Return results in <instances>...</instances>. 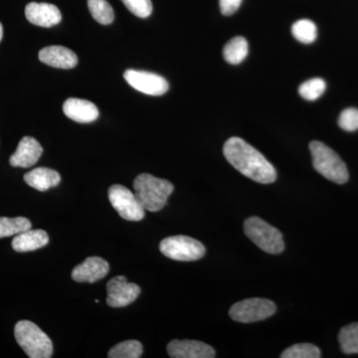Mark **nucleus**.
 Masks as SVG:
<instances>
[{"instance_id": "20", "label": "nucleus", "mask_w": 358, "mask_h": 358, "mask_svg": "<svg viewBox=\"0 0 358 358\" xmlns=\"http://www.w3.org/2000/svg\"><path fill=\"white\" fill-rule=\"evenodd\" d=\"M338 341L341 350L346 355H357L358 322L343 327L339 331Z\"/></svg>"}, {"instance_id": "14", "label": "nucleus", "mask_w": 358, "mask_h": 358, "mask_svg": "<svg viewBox=\"0 0 358 358\" xmlns=\"http://www.w3.org/2000/svg\"><path fill=\"white\" fill-rule=\"evenodd\" d=\"M43 152L41 145L31 136H24L20 141L17 150L10 157L9 162L14 167L27 169L38 162Z\"/></svg>"}, {"instance_id": "5", "label": "nucleus", "mask_w": 358, "mask_h": 358, "mask_svg": "<svg viewBox=\"0 0 358 358\" xmlns=\"http://www.w3.org/2000/svg\"><path fill=\"white\" fill-rule=\"evenodd\" d=\"M245 234L263 251L280 254L284 251L285 242L277 228L259 217H250L244 223Z\"/></svg>"}, {"instance_id": "23", "label": "nucleus", "mask_w": 358, "mask_h": 358, "mask_svg": "<svg viewBox=\"0 0 358 358\" xmlns=\"http://www.w3.org/2000/svg\"><path fill=\"white\" fill-rule=\"evenodd\" d=\"M292 33L294 38L301 43L310 44L317 39V28L312 20H301L294 23Z\"/></svg>"}, {"instance_id": "3", "label": "nucleus", "mask_w": 358, "mask_h": 358, "mask_svg": "<svg viewBox=\"0 0 358 358\" xmlns=\"http://www.w3.org/2000/svg\"><path fill=\"white\" fill-rule=\"evenodd\" d=\"M313 166L324 178L338 185H345L350 178L348 167L334 150L324 143L315 141L310 143Z\"/></svg>"}, {"instance_id": "15", "label": "nucleus", "mask_w": 358, "mask_h": 358, "mask_svg": "<svg viewBox=\"0 0 358 358\" xmlns=\"http://www.w3.org/2000/svg\"><path fill=\"white\" fill-rule=\"evenodd\" d=\"M39 60L59 69H71L78 64L76 54L63 46L45 47L39 52Z\"/></svg>"}, {"instance_id": "12", "label": "nucleus", "mask_w": 358, "mask_h": 358, "mask_svg": "<svg viewBox=\"0 0 358 358\" xmlns=\"http://www.w3.org/2000/svg\"><path fill=\"white\" fill-rule=\"evenodd\" d=\"M110 271L107 261L100 257H89L73 270L72 278L79 282H95L103 279Z\"/></svg>"}, {"instance_id": "26", "label": "nucleus", "mask_w": 358, "mask_h": 358, "mask_svg": "<svg viewBox=\"0 0 358 358\" xmlns=\"http://www.w3.org/2000/svg\"><path fill=\"white\" fill-rule=\"evenodd\" d=\"M320 348L312 343H298L287 348L281 355L282 358H320Z\"/></svg>"}, {"instance_id": "25", "label": "nucleus", "mask_w": 358, "mask_h": 358, "mask_svg": "<svg viewBox=\"0 0 358 358\" xmlns=\"http://www.w3.org/2000/svg\"><path fill=\"white\" fill-rule=\"evenodd\" d=\"M326 89L327 84L324 80L320 79V78H313L301 85L299 88V94L305 100L315 101L324 93Z\"/></svg>"}, {"instance_id": "1", "label": "nucleus", "mask_w": 358, "mask_h": 358, "mask_svg": "<svg viewBox=\"0 0 358 358\" xmlns=\"http://www.w3.org/2000/svg\"><path fill=\"white\" fill-rule=\"evenodd\" d=\"M223 154L231 166L256 182L270 185L277 179L272 164L242 138H230L224 145Z\"/></svg>"}, {"instance_id": "30", "label": "nucleus", "mask_w": 358, "mask_h": 358, "mask_svg": "<svg viewBox=\"0 0 358 358\" xmlns=\"http://www.w3.org/2000/svg\"><path fill=\"white\" fill-rule=\"evenodd\" d=\"M2 37H3V27H2V24L0 23V41H1Z\"/></svg>"}, {"instance_id": "8", "label": "nucleus", "mask_w": 358, "mask_h": 358, "mask_svg": "<svg viewBox=\"0 0 358 358\" xmlns=\"http://www.w3.org/2000/svg\"><path fill=\"white\" fill-rule=\"evenodd\" d=\"M109 200L115 211L122 219L128 221H141L145 217V209L138 197L131 190L121 185L109 188Z\"/></svg>"}, {"instance_id": "13", "label": "nucleus", "mask_w": 358, "mask_h": 358, "mask_svg": "<svg viewBox=\"0 0 358 358\" xmlns=\"http://www.w3.org/2000/svg\"><path fill=\"white\" fill-rule=\"evenodd\" d=\"M25 16L30 23L40 27H52L59 24L62 20V14L57 6L38 2L27 4Z\"/></svg>"}, {"instance_id": "28", "label": "nucleus", "mask_w": 358, "mask_h": 358, "mask_svg": "<svg viewBox=\"0 0 358 358\" xmlns=\"http://www.w3.org/2000/svg\"><path fill=\"white\" fill-rule=\"evenodd\" d=\"M338 126L346 131L358 129V110L348 108L341 113L338 117Z\"/></svg>"}, {"instance_id": "19", "label": "nucleus", "mask_w": 358, "mask_h": 358, "mask_svg": "<svg viewBox=\"0 0 358 358\" xmlns=\"http://www.w3.org/2000/svg\"><path fill=\"white\" fill-rule=\"evenodd\" d=\"M248 42L244 37L231 39L223 49V57L229 64L238 65L248 56Z\"/></svg>"}, {"instance_id": "24", "label": "nucleus", "mask_w": 358, "mask_h": 358, "mask_svg": "<svg viewBox=\"0 0 358 358\" xmlns=\"http://www.w3.org/2000/svg\"><path fill=\"white\" fill-rule=\"evenodd\" d=\"M143 345L138 341H122L108 353L110 358H138L143 355Z\"/></svg>"}, {"instance_id": "27", "label": "nucleus", "mask_w": 358, "mask_h": 358, "mask_svg": "<svg viewBox=\"0 0 358 358\" xmlns=\"http://www.w3.org/2000/svg\"><path fill=\"white\" fill-rule=\"evenodd\" d=\"M122 3L134 15L147 18L152 13V0H122Z\"/></svg>"}, {"instance_id": "16", "label": "nucleus", "mask_w": 358, "mask_h": 358, "mask_svg": "<svg viewBox=\"0 0 358 358\" xmlns=\"http://www.w3.org/2000/svg\"><path fill=\"white\" fill-rule=\"evenodd\" d=\"M63 112L69 119L82 124L96 121L99 117L95 103L78 98L68 99L63 105Z\"/></svg>"}, {"instance_id": "11", "label": "nucleus", "mask_w": 358, "mask_h": 358, "mask_svg": "<svg viewBox=\"0 0 358 358\" xmlns=\"http://www.w3.org/2000/svg\"><path fill=\"white\" fill-rule=\"evenodd\" d=\"M167 352L173 358H213L216 355L212 346L189 339H174L167 345Z\"/></svg>"}, {"instance_id": "10", "label": "nucleus", "mask_w": 358, "mask_h": 358, "mask_svg": "<svg viewBox=\"0 0 358 358\" xmlns=\"http://www.w3.org/2000/svg\"><path fill=\"white\" fill-rule=\"evenodd\" d=\"M107 293V303L110 307L122 308L138 299L141 288L134 282H129L124 275H117L108 282Z\"/></svg>"}, {"instance_id": "7", "label": "nucleus", "mask_w": 358, "mask_h": 358, "mask_svg": "<svg viewBox=\"0 0 358 358\" xmlns=\"http://www.w3.org/2000/svg\"><path fill=\"white\" fill-rule=\"evenodd\" d=\"M277 310V307L272 301L267 299H246L231 307L229 315L236 322L250 324L260 322L272 317Z\"/></svg>"}, {"instance_id": "4", "label": "nucleus", "mask_w": 358, "mask_h": 358, "mask_svg": "<svg viewBox=\"0 0 358 358\" xmlns=\"http://www.w3.org/2000/svg\"><path fill=\"white\" fill-rule=\"evenodd\" d=\"M14 336L30 358H49L53 355L51 339L29 320H20L14 327Z\"/></svg>"}, {"instance_id": "18", "label": "nucleus", "mask_w": 358, "mask_h": 358, "mask_svg": "<svg viewBox=\"0 0 358 358\" xmlns=\"http://www.w3.org/2000/svg\"><path fill=\"white\" fill-rule=\"evenodd\" d=\"M49 242L48 234L44 230H26L13 238V248L16 252H30L43 248Z\"/></svg>"}, {"instance_id": "22", "label": "nucleus", "mask_w": 358, "mask_h": 358, "mask_svg": "<svg viewBox=\"0 0 358 358\" xmlns=\"http://www.w3.org/2000/svg\"><path fill=\"white\" fill-rule=\"evenodd\" d=\"M88 7L94 20L101 24L109 25L114 21V10L106 0H88Z\"/></svg>"}, {"instance_id": "6", "label": "nucleus", "mask_w": 358, "mask_h": 358, "mask_svg": "<svg viewBox=\"0 0 358 358\" xmlns=\"http://www.w3.org/2000/svg\"><path fill=\"white\" fill-rule=\"evenodd\" d=\"M159 249L167 258L182 262L199 260L206 252L199 240L183 235L166 238L160 242Z\"/></svg>"}, {"instance_id": "2", "label": "nucleus", "mask_w": 358, "mask_h": 358, "mask_svg": "<svg viewBox=\"0 0 358 358\" xmlns=\"http://www.w3.org/2000/svg\"><path fill=\"white\" fill-rule=\"evenodd\" d=\"M134 194L145 210L157 212L166 206L167 199L173 192L174 186L166 179L152 174L143 173L134 181Z\"/></svg>"}, {"instance_id": "21", "label": "nucleus", "mask_w": 358, "mask_h": 358, "mask_svg": "<svg viewBox=\"0 0 358 358\" xmlns=\"http://www.w3.org/2000/svg\"><path fill=\"white\" fill-rule=\"evenodd\" d=\"M31 229V222L25 217H0V238L10 237Z\"/></svg>"}, {"instance_id": "29", "label": "nucleus", "mask_w": 358, "mask_h": 358, "mask_svg": "<svg viewBox=\"0 0 358 358\" xmlns=\"http://www.w3.org/2000/svg\"><path fill=\"white\" fill-rule=\"evenodd\" d=\"M241 3L242 0H219L221 13L226 16L232 15L236 13Z\"/></svg>"}, {"instance_id": "9", "label": "nucleus", "mask_w": 358, "mask_h": 358, "mask_svg": "<svg viewBox=\"0 0 358 358\" xmlns=\"http://www.w3.org/2000/svg\"><path fill=\"white\" fill-rule=\"evenodd\" d=\"M124 78L129 86L145 95L162 96L169 91V83L166 80L155 73L127 70Z\"/></svg>"}, {"instance_id": "17", "label": "nucleus", "mask_w": 358, "mask_h": 358, "mask_svg": "<svg viewBox=\"0 0 358 358\" xmlns=\"http://www.w3.org/2000/svg\"><path fill=\"white\" fill-rule=\"evenodd\" d=\"M25 182L39 192H46L57 186L61 181L60 174L54 169L38 167L24 176Z\"/></svg>"}]
</instances>
